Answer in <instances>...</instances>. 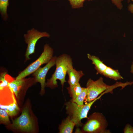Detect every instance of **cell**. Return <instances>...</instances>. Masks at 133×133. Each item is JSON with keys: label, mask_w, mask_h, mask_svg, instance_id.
Returning a JSON list of instances; mask_svg holds the SVG:
<instances>
[{"label": "cell", "mask_w": 133, "mask_h": 133, "mask_svg": "<svg viewBox=\"0 0 133 133\" xmlns=\"http://www.w3.org/2000/svg\"><path fill=\"white\" fill-rule=\"evenodd\" d=\"M112 3L114 4L119 9L121 10L123 8L122 2L123 0H111Z\"/></svg>", "instance_id": "cell-21"}, {"label": "cell", "mask_w": 133, "mask_h": 133, "mask_svg": "<svg viewBox=\"0 0 133 133\" xmlns=\"http://www.w3.org/2000/svg\"><path fill=\"white\" fill-rule=\"evenodd\" d=\"M57 57L54 56L51 60L43 67H40L32 74L36 82L40 83L41 85V91L45 92L46 86V77L49 69L55 65Z\"/></svg>", "instance_id": "cell-8"}, {"label": "cell", "mask_w": 133, "mask_h": 133, "mask_svg": "<svg viewBox=\"0 0 133 133\" xmlns=\"http://www.w3.org/2000/svg\"><path fill=\"white\" fill-rule=\"evenodd\" d=\"M84 88L81 87L79 83L72 86H70L67 88L68 93L70 97L72 98L71 100L76 98L82 91Z\"/></svg>", "instance_id": "cell-14"}, {"label": "cell", "mask_w": 133, "mask_h": 133, "mask_svg": "<svg viewBox=\"0 0 133 133\" xmlns=\"http://www.w3.org/2000/svg\"></svg>", "instance_id": "cell-26"}, {"label": "cell", "mask_w": 133, "mask_h": 133, "mask_svg": "<svg viewBox=\"0 0 133 133\" xmlns=\"http://www.w3.org/2000/svg\"><path fill=\"white\" fill-rule=\"evenodd\" d=\"M87 93V90L86 88H84L80 93L75 99L70 100L71 101L79 105L84 104L83 103L85 100Z\"/></svg>", "instance_id": "cell-17"}, {"label": "cell", "mask_w": 133, "mask_h": 133, "mask_svg": "<svg viewBox=\"0 0 133 133\" xmlns=\"http://www.w3.org/2000/svg\"><path fill=\"white\" fill-rule=\"evenodd\" d=\"M108 125L107 121L101 113L95 112L87 118L86 122L82 126L79 132L83 133H110L107 129Z\"/></svg>", "instance_id": "cell-2"}, {"label": "cell", "mask_w": 133, "mask_h": 133, "mask_svg": "<svg viewBox=\"0 0 133 133\" xmlns=\"http://www.w3.org/2000/svg\"><path fill=\"white\" fill-rule=\"evenodd\" d=\"M76 126L75 122L68 116L67 117L62 121L59 125V133H72L74 128Z\"/></svg>", "instance_id": "cell-10"}, {"label": "cell", "mask_w": 133, "mask_h": 133, "mask_svg": "<svg viewBox=\"0 0 133 133\" xmlns=\"http://www.w3.org/2000/svg\"><path fill=\"white\" fill-rule=\"evenodd\" d=\"M124 133H133V127L129 124L126 125L123 129Z\"/></svg>", "instance_id": "cell-22"}, {"label": "cell", "mask_w": 133, "mask_h": 133, "mask_svg": "<svg viewBox=\"0 0 133 133\" xmlns=\"http://www.w3.org/2000/svg\"><path fill=\"white\" fill-rule=\"evenodd\" d=\"M7 73L5 72L2 73L0 74V90H2L5 87L8 86L9 82L7 80Z\"/></svg>", "instance_id": "cell-18"}, {"label": "cell", "mask_w": 133, "mask_h": 133, "mask_svg": "<svg viewBox=\"0 0 133 133\" xmlns=\"http://www.w3.org/2000/svg\"><path fill=\"white\" fill-rule=\"evenodd\" d=\"M9 4V0H0V13L5 21L7 20L8 17L7 9Z\"/></svg>", "instance_id": "cell-15"}, {"label": "cell", "mask_w": 133, "mask_h": 133, "mask_svg": "<svg viewBox=\"0 0 133 133\" xmlns=\"http://www.w3.org/2000/svg\"><path fill=\"white\" fill-rule=\"evenodd\" d=\"M67 74L68 76L67 82L69 86H72L79 83L80 78L84 75L82 71H78L72 66L68 70Z\"/></svg>", "instance_id": "cell-9"}, {"label": "cell", "mask_w": 133, "mask_h": 133, "mask_svg": "<svg viewBox=\"0 0 133 133\" xmlns=\"http://www.w3.org/2000/svg\"><path fill=\"white\" fill-rule=\"evenodd\" d=\"M9 115L7 112L4 110L0 109V121L1 123L5 124L10 123L9 117Z\"/></svg>", "instance_id": "cell-19"}, {"label": "cell", "mask_w": 133, "mask_h": 133, "mask_svg": "<svg viewBox=\"0 0 133 133\" xmlns=\"http://www.w3.org/2000/svg\"><path fill=\"white\" fill-rule=\"evenodd\" d=\"M0 108L5 110L8 113L7 106L0 105Z\"/></svg>", "instance_id": "cell-24"}, {"label": "cell", "mask_w": 133, "mask_h": 133, "mask_svg": "<svg viewBox=\"0 0 133 133\" xmlns=\"http://www.w3.org/2000/svg\"><path fill=\"white\" fill-rule=\"evenodd\" d=\"M12 97L14 101L13 103L7 106L8 113L9 115L11 116L16 115L19 109L13 95V94H12Z\"/></svg>", "instance_id": "cell-16"}, {"label": "cell", "mask_w": 133, "mask_h": 133, "mask_svg": "<svg viewBox=\"0 0 133 133\" xmlns=\"http://www.w3.org/2000/svg\"><path fill=\"white\" fill-rule=\"evenodd\" d=\"M87 57L92 61V64L94 65V67L97 71V74H100L102 75L107 66L96 56L88 53Z\"/></svg>", "instance_id": "cell-11"}, {"label": "cell", "mask_w": 133, "mask_h": 133, "mask_svg": "<svg viewBox=\"0 0 133 133\" xmlns=\"http://www.w3.org/2000/svg\"><path fill=\"white\" fill-rule=\"evenodd\" d=\"M53 49L49 44L45 45L43 51L39 58L21 72L16 78L17 80L24 78L33 72L44 64L48 63L53 57Z\"/></svg>", "instance_id": "cell-4"}, {"label": "cell", "mask_w": 133, "mask_h": 133, "mask_svg": "<svg viewBox=\"0 0 133 133\" xmlns=\"http://www.w3.org/2000/svg\"><path fill=\"white\" fill-rule=\"evenodd\" d=\"M102 75L115 81L123 79L118 70L113 69L109 67H107Z\"/></svg>", "instance_id": "cell-13"}, {"label": "cell", "mask_w": 133, "mask_h": 133, "mask_svg": "<svg viewBox=\"0 0 133 133\" xmlns=\"http://www.w3.org/2000/svg\"><path fill=\"white\" fill-rule=\"evenodd\" d=\"M73 64L72 59L68 55L64 54L57 57L55 71L51 78L47 79L46 86L51 88L57 87L58 86L57 80H59L63 88L64 83L66 82L65 77L67 71L73 66Z\"/></svg>", "instance_id": "cell-1"}, {"label": "cell", "mask_w": 133, "mask_h": 133, "mask_svg": "<svg viewBox=\"0 0 133 133\" xmlns=\"http://www.w3.org/2000/svg\"><path fill=\"white\" fill-rule=\"evenodd\" d=\"M73 8H77L83 7V3L86 0L88 1L93 0H68Z\"/></svg>", "instance_id": "cell-20"}, {"label": "cell", "mask_w": 133, "mask_h": 133, "mask_svg": "<svg viewBox=\"0 0 133 133\" xmlns=\"http://www.w3.org/2000/svg\"><path fill=\"white\" fill-rule=\"evenodd\" d=\"M101 95L93 100L83 105H78L70 100L65 103L66 113L75 122L76 126H82L81 120L87 118V114L92 106Z\"/></svg>", "instance_id": "cell-3"}, {"label": "cell", "mask_w": 133, "mask_h": 133, "mask_svg": "<svg viewBox=\"0 0 133 133\" xmlns=\"http://www.w3.org/2000/svg\"><path fill=\"white\" fill-rule=\"evenodd\" d=\"M131 70L130 72L132 73L133 74V61L132 63V64L131 65Z\"/></svg>", "instance_id": "cell-25"}, {"label": "cell", "mask_w": 133, "mask_h": 133, "mask_svg": "<svg viewBox=\"0 0 133 133\" xmlns=\"http://www.w3.org/2000/svg\"><path fill=\"white\" fill-rule=\"evenodd\" d=\"M24 78L11 81L9 83L8 86L12 93H14L17 97L18 93L23 86L25 82Z\"/></svg>", "instance_id": "cell-12"}, {"label": "cell", "mask_w": 133, "mask_h": 133, "mask_svg": "<svg viewBox=\"0 0 133 133\" xmlns=\"http://www.w3.org/2000/svg\"><path fill=\"white\" fill-rule=\"evenodd\" d=\"M50 34L46 32H40L33 28L28 31L24 35V41L27 45L25 54V61L30 59L29 56L35 52V47L38 41L43 37H49Z\"/></svg>", "instance_id": "cell-6"}, {"label": "cell", "mask_w": 133, "mask_h": 133, "mask_svg": "<svg viewBox=\"0 0 133 133\" xmlns=\"http://www.w3.org/2000/svg\"><path fill=\"white\" fill-rule=\"evenodd\" d=\"M86 87L87 93L84 102L85 104L95 100L104 91L109 92L107 90L111 91L110 90L113 88V86L109 85L104 82L103 79L101 77L95 81L89 79L87 82Z\"/></svg>", "instance_id": "cell-5"}, {"label": "cell", "mask_w": 133, "mask_h": 133, "mask_svg": "<svg viewBox=\"0 0 133 133\" xmlns=\"http://www.w3.org/2000/svg\"><path fill=\"white\" fill-rule=\"evenodd\" d=\"M131 0L133 2V0H128V2H130ZM128 8L129 11L131 13L133 14V4H130L128 6Z\"/></svg>", "instance_id": "cell-23"}, {"label": "cell", "mask_w": 133, "mask_h": 133, "mask_svg": "<svg viewBox=\"0 0 133 133\" xmlns=\"http://www.w3.org/2000/svg\"><path fill=\"white\" fill-rule=\"evenodd\" d=\"M12 126L23 131L30 132L33 130V120L30 116L27 107L23 109L19 116L13 120Z\"/></svg>", "instance_id": "cell-7"}]
</instances>
